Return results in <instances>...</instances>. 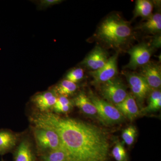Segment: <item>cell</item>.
Returning <instances> with one entry per match:
<instances>
[{
    "instance_id": "1",
    "label": "cell",
    "mask_w": 161,
    "mask_h": 161,
    "mask_svg": "<svg viewBox=\"0 0 161 161\" xmlns=\"http://www.w3.org/2000/svg\"><path fill=\"white\" fill-rule=\"evenodd\" d=\"M32 121L36 127L58 134L69 161H109L108 140L98 127L50 112L34 115Z\"/></svg>"
},
{
    "instance_id": "2",
    "label": "cell",
    "mask_w": 161,
    "mask_h": 161,
    "mask_svg": "<svg viewBox=\"0 0 161 161\" xmlns=\"http://www.w3.org/2000/svg\"><path fill=\"white\" fill-rule=\"evenodd\" d=\"M132 35L130 23L117 16H111L104 20L96 34L98 40L113 48H118L125 44Z\"/></svg>"
},
{
    "instance_id": "3",
    "label": "cell",
    "mask_w": 161,
    "mask_h": 161,
    "mask_svg": "<svg viewBox=\"0 0 161 161\" xmlns=\"http://www.w3.org/2000/svg\"><path fill=\"white\" fill-rule=\"evenodd\" d=\"M89 98L96 108L99 120L107 124L119 123L125 120V117L112 104L90 94Z\"/></svg>"
},
{
    "instance_id": "4",
    "label": "cell",
    "mask_w": 161,
    "mask_h": 161,
    "mask_svg": "<svg viewBox=\"0 0 161 161\" xmlns=\"http://www.w3.org/2000/svg\"><path fill=\"white\" fill-rule=\"evenodd\" d=\"M34 135L41 154L52 150H63L60 139L54 131L36 127Z\"/></svg>"
},
{
    "instance_id": "5",
    "label": "cell",
    "mask_w": 161,
    "mask_h": 161,
    "mask_svg": "<svg viewBox=\"0 0 161 161\" xmlns=\"http://www.w3.org/2000/svg\"><path fill=\"white\" fill-rule=\"evenodd\" d=\"M100 91L104 99L115 105L123 101L128 95L126 87L118 78H112L101 84Z\"/></svg>"
},
{
    "instance_id": "6",
    "label": "cell",
    "mask_w": 161,
    "mask_h": 161,
    "mask_svg": "<svg viewBox=\"0 0 161 161\" xmlns=\"http://www.w3.org/2000/svg\"><path fill=\"white\" fill-rule=\"evenodd\" d=\"M124 74L134 98L136 99L140 105H142L151 88L143 77L140 74L130 72H126Z\"/></svg>"
},
{
    "instance_id": "7",
    "label": "cell",
    "mask_w": 161,
    "mask_h": 161,
    "mask_svg": "<svg viewBox=\"0 0 161 161\" xmlns=\"http://www.w3.org/2000/svg\"><path fill=\"white\" fill-rule=\"evenodd\" d=\"M152 50L153 47L145 43L134 46L128 52L130 55V60L125 67L135 69L146 65L150 62Z\"/></svg>"
},
{
    "instance_id": "8",
    "label": "cell",
    "mask_w": 161,
    "mask_h": 161,
    "mask_svg": "<svg viewBox=\"0 0 161 161\" xmlns=\"http://www.w3.org/2000/svg\"><path fill=\"white\" fill-rule=\"evenodd\" d=\"M118 53L115 54L109 58L106 64L100 69L90 72L93 79V84L95 85H100L108 81L117 75V58Z\"/></svg>"
},
{
    "instance_id": "9",
    "label": "cell",
    "mask_w": 161,
    "mask_h": 161,
    "mask_svg": "<svg viewBox=\"0 0 161 161\" xmlns=\"http://www.w3.org/2000/svg\"><path fill=\"white\" fill-rule=\"evenodd\" d=\"M108 59L107 52L101 47L96 46L85 58L81 64L92 71H94L103 67Z\"/></svg>"
},
{
    "instance_id": "10",
    "label": "cell",
    "mask_w": 161,
    "mask_h": 161,
    "mask_svg": "<svg viewBox=\"0 0 161 161\" xmlns=\"http://www.w3.org/2000/svg\"><path fill=\"white\" fill-rule=\"evenodd\" d=\"M150 88L156 90L161 85V70L160 65L150 62L142 67L141 74Z\"/></svg>"
},
{
    "instance_id": "11",
    "label": "cell",
    "mask_w": 161,
    "mask_h": 161,
    "mask_svg": "<svg viewBox=\"0 0 161 161\" xmlns=\"http://www.w3.org/2000/svg\"><path fill=\"white\" fill-rule=\"evenodd\" d=\"M115 107L124 117L131 120L135 119L140 114L135 98L131 94H128L125 100L116 105Z\"/></svg>"
},
{
    "instance_id": "12",
    "label": "cell",
    "mask_w": 161,
    "mask_h": 161,
    "mask_svg": "<svg viewBox=\"0 0 161 161\" xmlns=\"http://www.w3.org/2000/svg\"><path fill=\"white\" fill-rule=\"evenodd\" d=\"M14 161H37L29 141L24 139L21 141L14 153Z\"/></svg>"
},
{
    "instance_id": "13",
    "label": "cell",
    "mask_w": 161,
    "mask_h": 161,
    "mask_svg": "<svg viewBox=\"0 0 161 161\" xmlns=\"http://www.w3.org/2000/svg\"><path fill=\"white\" fill-rule=\"evenodd\" d=\"M57 98L54 92H47L35 95L32 101L41 112H47L54 106Z\"/></svg>"
},
{
    "instance_id": "14",
    "label": "cell",
    "mask_w": 161,
    "mask_h": 161,
    "mask_svg": "<svg viewBox=\"0 0 161 161\" xmlns=\"http://www.w3.org/2000/svg\"><path fill=\"white\" fill-rule=\"evenodd\" d=\"M74 103L84 114L91 117L98 119L99 120L96 108L85 93L83 92L79 93L74 99Z\"/></svg>"
},
{
    "instance_id": "15",
    "label": "cell",
    "mask_w": 161,
    "mask_h": 161,
    "mask_svg": "<svg viewBox=\"0 0 161 161\" xmlns=\"http://www.w3.org/2000/svg\"><path fill=\"white\" fill-rule=\"evenodd\" d=\"M145 23L141 24L139 28L149 33H159L161 30V15L160 13L152 14L147 19Z\"/></svg>"
},
{
    "instance_id": "16",
    "label": "cell",
    "mask_w": 161,
    "mask_h": 161,
    "mask_svg": "<svg viewBox=\"0 0 161 161\" xmlns=\"http://www.w3.org/2000/svg\"><path fill=\"white\" fill-rule=\"evenodd\" d=\"M17 138L15 135L8 131H0V154L9 152L14 147Z\"/></svg>"
},
{
    "instance_id": "17",
    "label": "cell",
    "mask_w": 161,
    "mask_h": 161,
    "mask_svg": "<svg viewBox=\"0 0 161 161\" xmlns=\"http://www.w3.org/2000/svg\"><path fill=\"white\" fill-rule=\"evenodd\" d=\"M153 5L148 0H138L136 1L134 11V18L141 17L145 19L152 15Z\"/></svg>"
},
{
    "instance_id": "18",
    "label": "cell",
    "mask_w": 161,
    "mask_h": 161,
    "mask_svg": "<svg viewBox=\"0 0 161 161\" xmlns=\"http://www.w3.org/2000/svg\"><path fill=\"white\" fill-rule=\"evenodd\" d=\"M77 88L76 83L65 79L61 81L56 86V92L60 96L67 97L73 95Z\"/></svg>"
},
{
    "instance_id": "19",
    "label": "cell",
    "mask_w": 161,
    "mask_h": 161,
    "mask_svg": "<svg viewBox=\"0 0 161 161\" xmlns=\"http://www.w3.org/2000/svg\"><path fill=\"white\" fill-rule=\"evenodd\" d=\"M41 161H69L67 156L63 150H55L40 154Z\"/></svg>"
},
{
    "instance_id": "20",
    "label": "cell",
    "mask_w": 161,
    "mask_h": 161,
    "mask_svg": "<svg viewBox=\"0 0 161 161\" xmlns=\"http://www.w3.org/2000/svg\"><path fill=\"white\" fill-rule=\"evenodd\" d=\"M112 154L116 161H128L126 151L123 144L117 142L112 150Z\"/></svg>"
},
{
    "instance_id": "21",
    "label": "cell",
    "mask_w": 161,
    "mask_h": 161,
    "mask_svg": "<svg viewBox=\"0 0 161 161\" xmlns=\"http://www.w3.org/2000/svg\"><path fill=\"white\" fill-rule=\"evenodd\" d=\"M137 135V130L134 126H130L123 131L122 138L128 146H131L135 141Z\"/></svg>"
},
{
    "instance_id": "22",
    "label": "cell",
    "mask_w": 161,
    "mask_h": 161,
    "mask_svg": "<svg viewBox=\"0 0 161 161\" xmlns=\"http://www.w3.org/2000/svg\"><path fill=\"white\" fill-rule=\"evenodd\" d=\"M84 71L80 68L75 69L70 71L66 76V80L76 83L80 81L83 78Z\"/></svg>"
},
{
    "instance_id": "23",
    "label": "cell",
    "mask_w": 161,
    "mask_h": 161,
    "mask_svg": "<svg viewBox=\"0 0 161 161\" xmlns=\"http://www.w3.org/2000/svg\"><path fill=\"white\" fill-rule=\"evenodd\" d=\"M161 107V99H159L153 102L149 103L148 106L143 109L142 112L144 113L155 112L159 110Z\"/></svg>"
},
{
    "instance_id": "24",
    "label": "cell",
    "mask_w": 161,
    "mask_h": 161,
    "mask_svg": "<svg viewBox=\"0 0 161 161\" xmlns=\"http://www.w3.org/2000/svg\"><path fill=\"white\" fill-rule=\"evenodd\" d=\"M72 107V104L65 105L54 106L53 108L55 112L57 113H65L69 112Z\"/></svg>"
},
{
    "instance_id": "25",
    "label": "cell",
    "mask_w": 161,
    "mask_h": 161,
    "mask_svg": "<svg viewBox=\"0 0 161 161\" xmlns=\"http://www.w3.org/2000/svg\"><path fill=\"white\" fill-rule=\"evenodd\" d=\"M69 104H72V102L66 97L60 96V97L57 98V101L54 106H59Z\"/></svg>"
},
{
    "instance_id": "26",
    "label": "cell",
    "mask_w": 161,
    "mask_h": 161,
    "mask_svg": "<svg viewBox=\"0 0 161 161\" xmlns=\"http://www.w3.org/2000/svg\"><path fill=\"white\" fill-rule=\"evenodd\" d=\"M62 1L60 0H43L40 2V5L44 7L56 5L61 3Z\"/></svg>"
},
{
    "instance_id": "27",
    "label": "cell",
    "mask_w": 161,
    "mask_h": 161,
    "mask_svg": "<svg viewBox=\"0 0 161 161\" xmlns=\"http://www.w3.org/2000/svg\"><path fill=\"white\" fill-rule=\"evenodd\" d=\"M153 46L156 47H159L161 46V36H160L156 37L155 39L153 40Z\"/></svg>"
},
{
    "instance_id": "28",
    "label": "cell",
    "mask_w": 161,
    "mask_h": 161,
    "mask_svg": "<svg viewBox=\"0 0 161 161\" xmlns=\"http://www.w3.org/2000/svg\"></svg>"
}]
</instances>
